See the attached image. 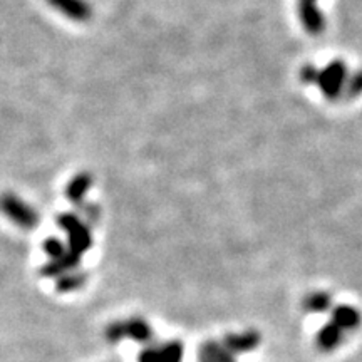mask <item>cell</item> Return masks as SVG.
<instances>
[{
  "instance_id": "obj_1",
  "label": "cell",
  "mask_w": 362,
  "mask_h": 362,
  "mask_svg": "<svg viewBox=\"0 0 362 362\" xmlns=\"http://www.w3.org/2000/svg\"><path fill=\"white\" fill-rule=\"evenodd\" d=\"M106 337L111 342H117L126 337L133 339L136 342H148L151 341L153 330L143 319H131L126 322H112L106 329Z\"/></svg>"
},
{
  "instance_id": "obj_2",
  "label": "cell",
  "mask_w": 362,
  "mask_h": 362,
  "mask_svg": "<svg viewBox=\"0 0 362 362\" xmlns=\"http://www.w3.org/2000/svg\"><path fill=\"white\" fill-rule=\"evenodd\" d=\"M181 357H183V346L181 342L175 341L143 351L139 362H181Z\"/></svg>"
},
{
  "instance_id": "obj_3",
  "label": "cell",
  "mask_w": 362,
  "mask_h": 362,
  "mask_svg": "<svg viewBox=\"0 0 362 362\" xmlns=\"http://www.w3.org/2000/svg\"><path fill=\"white\" fill-rule=\"evenodd\" d=\"M260 344V334L255 330H247L243 334H232L225 339L223 346L232 354H243V352H250L257 349Z\"/></svg>"
},
{
  "instance_id": "obj_4",
  "label": "cell",
  "mask_w": 362,
  "mask_h": 362,
  "mask_svg": "<svg viewBox=\"0 0 362 362\" xmlns=\"http://www.w3.org/2000/svg\"><path fill=\"white\" fill-rule=\"evenodd\" d=\"M317 346H319V349L322 351H334L337 349L339 344L344 341V330L339 327L330 320L329 324H325L322 329L317 332Z\"/></svg>"
},
{
  "instance_id": "obj_5",
  "label": "cell",
  "mask_w": 362,
  "mask_h": 362,
  "mask_svg": "<svg viewBox=\"0 0 362 362\" xmlns=\"http://www.w3.org/2000/svg\"><path fill=\"white\" fill-rule=\"evenodd\" d=\"M332 322L342 330H356L362 322V317L356 307L339 305L332 312Z\"/></svg>"
},
{
  "instance_id": "obj_6",
  "label": "cell",
  "mask_w": 362,
  "mask_h": 362,
  "mask_svg": "<svg viewBox=\"0 0 362 362\" xmlns=\"http://www.w3.org/2000/svg\"><path fill=\"white\" fill-rule=\"evenodd\" d=\"M235 354H232L223 344L206 342L200 347V362H235Z\"/></svg>"
},
{
  "instance_id": "obj_7",
  "label": "cell",
  "mask_w": 362,
  "mask_h": 362,
  "mask_svg": "<svg viewBox=\"0 0 362 362\" xmlns=\"http://www.w3.org/2000/svg\"><path fill=\"white\" fill-rule=\"evenodd\" d=\"M330 304H332V298H330L329 293L314 292L304 298L302 307H304V310L312 312V314H322V312H327L330 309Z\"/></svg>"
},
{
  "instance_id": "obj_8",
  "label": "cell",
  "mask_w": 362,
  "mask_h": 362,
  "mask_svg": "<svg viewBox=\"0 0 362 362\" xmlns=\"http://www.w3.org/2000/svg\"><path fill=\"white\" fill-rule=\"evenodd\" d=\"M83 282H84L83 275H81V277L79 275H76V277H66L57 284V291H61V292L74 291V288H79L81 285H83Z\"/></svg>"
}]
</instances>
